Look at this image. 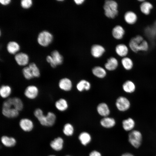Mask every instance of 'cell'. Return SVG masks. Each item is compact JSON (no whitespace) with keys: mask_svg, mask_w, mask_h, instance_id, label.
Listing matches in <instances>:
<instances>
[{"mask_svg":"<svg viewBox=\"0 0 156 156\" xmlns=\"http://www.w3.org/2000/svg\"><path fill=\"white\" fill-rule=\"evenodd\" d=\"M128 46L131 51L135 53L147 51L149 48L148 41L140 34L135 35L130 39Z\"/></svg>","mask_w":156,"mask_h":156,"instance_id":"obj_1","label":"cell"},{"mask_svg":"<svg viewBox=\"0 0 156 156\" xmlns=\"http://www.w3.org/2000/svg\"><path fill=\"white\" fill-rule=\"evenodd\" d=\"M103 8L105 15L109 18H114L118 14V4L115 1L106 0Z\"/></svg>","mask_w":156,"mask_h":156,"instance_id":"obj_2","label":"cell"},{"mask_svg":"<svg viewBox=\"0 0 156 156\" xmlns=\"http://www.w3.org/2000/svg\"><path fill=\"white\" fill-rule=\"evenodd\" d=\"M128 140L129 143L133 147L135 148H138L141 146L142 143V133L139 130L135 129L129 132Z\"/></svg>","mask_w":156,"mask_h":156,"instance_id":"obj_3","label":"cell"},{"mask_svg":"<svg viewBox=\"0 0 156 156\" xmlns=\"http://www.w3.org/2000/svg\"><path fill=\"white\" fill-rule=\"evenodd\" d=\"M53 38V35L50 32L47 30H43L38 34L37 41L40 45L46 47L52 42Z\"/></svg>","mask_w":156,"mask_h":156,"instance_id":"obj_4","label":"cell"},{"mask_svg":"<svg viewBox=\"0 0 156 156\" xmlns=\"http://www.w3.org/2000/svg\"><path fill=\"white\" fill-rule=\"evenodd\" d=\"M37 119L42 125L46 126H51L55 123L56 116L53 112H49L46 115H45L44 114H42Z\"/></svg>","mask_w":156,"mask_h":156,"instance_id":"obj_5","label":"cell"},{"mask_svg":"<svg viewBox=\"0 0 156 156\" xmlns=\"http://www.w3.org/2000/svg\"><path fill=\"white\" fill-rule=\"evenodd\" d=\"M115 105L119 111L125 112L129 109L131 107V103L127 98L124 96H120L116 99Z\"/></svg>","mask_w":156,"mask_h":156,"instance_id":"obj_6","label":"cell"},{"mask_svg":"<svg viewBox=\"0 0 156 156\" xmlns=\"http://www.w3.org/2000/svg\"><path fill=\"white\" fill-rule=\"evenodd\" d=\"M39 94V90L36 85H30L25 88L24 92L25 96L30 100H34L38 96Z\"/></svg>","mask_w":156,"mask_h":156,"instance_id":"obj_7","label":"cell"},{"mask_svg":"<svg viewBox=\"0 0 156 156\" xmlns=\"http://www.w3.org/2000/svg\"><path fill=\"white\" fill-rule=\"evenodd\" d=\"M123 18L125 22L130 25H135L138 20L137 14L135 12L131 10L127 11L125 13Z\"/></svg>","mask_w":156,"mask_h":156,"instance_id":"obj_8","label":"cell"},{"mask_svg":"<svg viewBox=\"0 0 156 156\" xmlns=\"http://www.w3.org/2000/svg\"><path fill=\"white\" fill-rule=\"evenodd\" d=\"M14 59L17 64L20 66H25L28 64L29 57L28 55L23 52L16 53Z\"/></svg>","mask_w":156,"mask_h":156,"instance_id":"obj_9","label":"cell"},{"mask_svg":"<svg viewBox=\"0 0 156 156\" xmlns=\"http://www.w3.org/2000/svg\"><path fill=\"white\" fill-rule=\"evenodd\" d=\"M58 86L59 88L62 90L68 92L72 89L73 83L71 80L69 78L64 77L59 81Z\"/></svg>","mask_w":156,"mask_h":156,"instance_id":"obj_10","label":"cell"},{"mask_svg":"<svg viewBox=\"0 0 156 156\" xmlns=\"http://www.w3.org/2000/svg\"><path fill=\"white\" fill-rule=\"evenodd\" d=\"M115 50L117 55L123 58L128 55L130 49L127 45L121 43L116 45Z\"/></svg>","mask_w":156,"mask_h":156,"instance_id":"obj_11","label":"cell"},{"mask_svg":"<svg viewBox=\"0 0 156 156\" xmlns=\"http://www.w3.org/2000/svg\"><path fill=\"white\" fill-rule=\"evenodd\" d=\"M122 124L124 130L129 132L135 129L136 125L135 120L131 117L123 120L122 121Z\"/></svg>","mask_w":156,"mask_h":156,"instance_id":"obj_12","label":"cell"},{"mask_svg":"<svg viewBox=\"0 0 156 156\" xmlns=\"http://www.w3.org/2000/svg\"><path fill=\"white\" fill-rule=\"evenodd\" d=\"M154 7L153 5L150 1L145 0L141 3L139 5V9L141 12L143 14L149 15Z\"/></svg>","mask_w":156,"mask_h":156,"instance_id":"obj_13","label":"cell"},{"mask_svg":"<svg viewBox=\"0 0 156 156\" xmlns=\"http://www.w3.org/2000/svg\"><path fill=\"white\" fill-rule=\"evenodd\" d=\"M125 30L122 26L117 25L112 29V34L113 37L115 39L120 40L122 39L125 34Z\"/></svg>","mask_w":156,"mask_h":156,"instance_id":"obj_14","label":"cell"},{"mask_svg":"<svg viewBox=\"0 0 156 156\" xmlns=\"http://www.w3.org/2000/svg\"><path fill=\"white\" fill-rule=\"evenodd\" d=\"M96 110L98 114L103 117L108 116L110 114L109 107L105 103H99L97 106Z\"/></svg>","mask_w":156,"mask_h":156,"instance_id":"obj_15","label":"cell"},{"mask_svg":"<svg viewBox=\"0 0 156 156\" xmlns=\"http://www.w3.org/2000/svg\"><path fill=\"white\" fill-rule=\"evenodd\" d=\"M119 63L117 59L114 57H111L107 59V62L105 64L106 70L110 71H113L117 68Z\"/></svg>","mask_w":156,"mask_h":156,"instance_id":"obj_16","label":"cell"},{"mask_svg":"<svg viewBox=\"0 0 156 156\" xmlns=\"http://www.w3.org/2000/svg\"><path fill=\"white\" fill-rule=\"evenodd\" d=\"M19 111L13 107L2 109L3 115L6 117L9 118H15L17 117L19 114Z\"/></svg>","mask_w":156,"mask_h":156,"instance_id":"obj_17","label":"cell"},{"mask_svg":"<svg viewBox=\"0 0 156 156\" xmlns=\"http://www.w3.org/2000/svg\"><path fill=\"white\" fill-rule=\"evenodd\" d=\"M105 48L99 44L93 45L91 48V52L92 55L95 58L101 57L105 52Z\"/></svg>","mask_w":156,"mask_h":156,"instance_id":"obj_18","label":"cell"},{"mask_svg":"<svg viewBox=\"0 0 156 156\" xmlns=\"http://www.w3.org/2000/svg\"><path fill=\"white\" fill-rule=\"evenodd\" d=\"M55 106L58 110L63 112L67 109L68 107V104L67 101L65 99L61 98L55 102Z\"/></svg>","mask_w":156,"mask_h":156,"instance_id":"obj_19","label":"cell"},{"mask_svg":"<svg viewBox=\"0 0 156 156\" xmlns=\"http://www.w3.org/2000/svg\"><path fill=\"white\" fill-rule=\"evenodd\" d=\"M19 125L21 128L26 131H31L33 127L32 121L27 118H23L19 122Z\"/></svg>","mask_w":156,"mask_h":156,"instance_id":"obj_20","label":"cell"},{"mask_svg":"<svg viewBox=\"0 0 156 156\" xmlns=\"http://www.w3.org/2000/svg\"><path fill=\"white\" fill-rule=\"evenodd\" d=\"M19 44L15 41H10L7 44L6 49L8 52L10 54L15 55L20 49Z\"/></svg>","mask_w":156,"mask_h":156,"instance_id":"obj_21","label":"cell"},{"mask_svg":"<svg viewBox=\"0 0 156 156\" xmlns=\"http://www.w3.org/2000/svg\"><path fill=\"white\" fill-rule=\"evenodd\" d=\"M100 123L103 127L109 128L113 127L115 126L116 121L114 118L107 116L102 118L100 121Z\"/></svg>","mask_w":156,"mask_h":156,"instance_id":"obj_22","label":"cell"},{"mask_svg":"<svg viewBox=\"0 0 156 156\" xmlns=\"http://www.w3.org/2000/svg\"><path fill=\"white\" fill-rule=\"evenodd\" d=\"M77 90L79 92L84 91H88L91 88L90 83L85 79H82L79 81L76 85Z\"/></svg>","mask_w":156,"mask_h":156,"instance_id":"obj_23","label":"cell"},{"mask_svg":"<svg viewBox=\"0 0 156 156\" xmlns=\"http://www.w3.org/2000/svg\"><path fill=\"white\" fill-rule=\"evenodd\" d=\"M123 90L127 93H132L135 92L136 86L135 83L132 81L127 80L125 81L122 85Z\"/></svg>","mask_w":156,"mask_h":156,"instance_id":"obj_24","label":"cell"},{"mask_svg":"<svg viewBox=\"0 0 156 156\" xmlns=\"http://www.w3.org/2000/svg\"><path fill=\"white\" fill-rule=\"evenodd\" d=\"M92 72L95 76L99 78H104L107 75L106 69L99 66H96L93 68Z\"/></svg>","mask_w":156,"mask_h":156,"instance_id":"obj_25","label":"cell"},{"mask_svg":"<svg viewBox=\"0 0 156 156\" xmlns=\"http://www.w3.org/2000/svg\"><path fill=\"white\" fill-rule=\"evenodd\" d=\"M11 87L8 85H2L0 88V95L3 99H8L9 97L12 92Z\"/></svg>","mask_w":156,"mask_h":156,"instance_id":"obj_26","label":"cell"},{"mask_svg":"<svg viewBox=\"0 0 156 156\" xmlns=\"http://www.w3.org/2000/svg\"><path fill=\"white\" fill-rule=\"evenodd\" d=\"M121 62L122 67L127 70H131L133 67V61L132 59L129 56L122 58Z\"/></svg>","mask_w":156,"mask_h":156,"instance_id":"obj_27","label":"cell"},{"mask_svg":"<svg viewBox=\"0 0 156 156\" xmlns=\"http://www.w3.org/2000/svg\"><path fill=\"white\" fill-rule=\"evenodd\" d=\"M64 141L61 137H58L52 141L50 143L51 148L56 151H59L62 149L63 147Z\"/></svg>","mask_w":156,"mask_h":156,"instance_id":"obj_28","label":"cell"},{"mask_svg":"<svg viewBox=\"0 0 156 156\" xmlns=\"http://www.w3.org/2000/svg\"><path fill=\"white\" fill-rule=\"evenodd\" d=\"M51 56L52 57L54 63L57 66L61 65L62 64L64 60L63 57L57 50H54L52 51Z\"/></svg>","mask_w":156,"mask_h":156,"instance_id":"obj_29","label":"cell"},{"mask_svg":"<svg viewBox=\"0 0 156 156\" xmlns=\"http://www.w3.org/2000/svg\"><path fill=\"white\" fill-rule=\"evenodd\" d=\"M79 139L83 145L86 146L90 142L91 138L89 133L84 132L80 134L79 136Z\"/></svg>","mask_w":156,"mask_h":156,"instance_id":"obj_30","label":"cell"},{"mask_svg":"<svg viewBox=\"0 0 156 156\" xmlns=\"http://www.w3.org/2000/svg\"><path fill=\"white\" fill-rule=\"evenodd\" d=\"M12 98L13 107L19 112L21 111L24 107V104L22 100L17 97H13Z\"/></svg>","mask_w":156,"mask_h":156,"instance_id":"obj_31","label":"cell"},{"mask_svg":"<svg viewBox=\"0 0 156 156\" xmlns=\"http://www.w3.org/2000/svg\"><path fill=\"white\" fill-rule=\"evenodd\" d=\"M1 140L3 144L7 147L14 146L16 143V141L14 138L5 136H2Z\"/></svg>","mask_w":156,"mask_h":156,"instance_id":"obj_32","label":"cell"},{"mask_svg":"<svg viewBox=\"0 0 156 156\" xmlns=\"http://www.w3.org/2000/svg\"><path fill=\"white\" fill-rule=\"evenodd\" d=\"M30 69L34 78H38L40 75V70L34 62H31L29 63L28 66Z\"/></svg>","mask_w":156,"mask_h":156,"instance_id":"obj_33","label":"cell"},{"mask_svg":"<svg viewBox=\"0 0 156 156\" xmlns=\"http://www.w3.org/2000/svg\"><path fill=\"white\" fill-rule=\"evenodd\" d=\"M22 73L24 78L26 80H30L34 78L31 71L28 66H26L23 68L22 70Z\"/></svg>","mask_w":156,"mask_h":156,"instance_id":"obj_34","label":"cell"},{"mask_svg":"<svg viewBox=\"0 0 156 156\" xmlns=\"http://www.w3.org/2000/svg\"><path fill=\"white\" fill-rule=\"evenodd\" d=\"M74 131L73 127L70 124L67 123L64 125L63 129V132L66 135H72Z\"/></svg>","mask_w":156,"mask_h":156,"instance_id":"obj_35","label":"cell"},{"mask_svg":"<svg viewBox=\"0 0 156 156\" xmlns=\"http://www.w3.org/2000/svg\"><path fill=\"white\" fill-rule=\"evenodd\" d=\"M33 4L31 0H22L20 2L21 7L24 9H27L30 8Z\"/></svg>","mask_w":156,"mask_h":156,"instance_id":"obj_36","label":"cell"},{"mask_svg":"<svg viewBox=\"0 0 156 156\" xmlns=\"http://www.w3.org/2000/svg\"><path fill=\"white\" fill-rule=\"evenodd\" d=\"M47 62L49 63L51 67L53 68H55L57 66L54 63L51 56L50 55H47L46 57Z\"/></svg>","mask_w":156,"mask_h":156,"instance_id":"obj_37","label":"cell"},{"mask_svg":"<svg viewBox=\"0 0 156 156\" xmlns=\"http://www.w3.org/2000/svg\"><path fill=\"white\" fill-rule=\"evenodd\" d=\"M89 156H101V155L99 152L93 151L90 153Z\"/></svg>","mask_w":156,"mask_h":156,"instance_id":"obj_38","label":"cell"},{"mask_svg":"<svg viewBox=\"0 0 156 156\" xmlns=\"http://www.w3.org/2000/svg\"><path fill=\"white\" fill-rule=\"evenodd\" d=\"M11 2L10 0H0V3L3 5H6L9 4Z\"/></svg>","mask_w":156,"mask_h":156,"instance_id":"obj_39","label":"cell"},{"mask_svg":"<svg viewBox=\"0 0 156 156\" xmlns=\"http://www.w3.org/2000/svg\"><path fill=\"white\" fill-rule=\"evenodd\" d=\"M120 156H135V155L131 153L126 152L123 153Z\"/></svg>","mask_w":156,"mask_h":156,"instance_id":"obj_40","label":"cell"},{"mask_svg":"<svg viewBox=\"0 0 156 156\" xmlns=\"http://www.w3.org/2000/svg\"><path fill=\"white\" fill-rule=\"evenodd\" d=\"M75 3L77 5H81L85 1L84 0H75Z\"/></svg>","mask_w":156,"mask_h":156,"instance_id":"obj_41","label":"cell"},{"mask_svg":"<svg viewBox=\"0 0 156 156\" xmlns=\"http://www.w3.org/2000/svg\"><path fill=\"white\" fill-rule=\"evenodd\" d=\"M49 156H55L54 155H49Z\"/></svg>","mask_w":156,"mask_h":156,"instance_id":"obj_42","label":"cell"},{"mask_svg":"<svg viewBox=\"0 0 156 156\" xmlns=\"http://www.w3.org/2000/svg\"><path fill=\"white\" fill-rule=\"evenodd\" d=\"M69 156V155H67V156Z\"/></svg>","mask_w":156,"mask_h":156,"instance_id":"obj_43","label":"cell"},{"mask_svg":"<svg viewBox=\"0 0 156 156\" xmlns=\"http://www.w3.org/2000/svg\"><path fill=\"white\" fill-rule=\"evenodd\" d=\"M155 156H156V155H155Z\"/></svg>","mask_w":156,"mask_h":156,"instance_id":"obj_44","label":"cell"}]
</instances>
